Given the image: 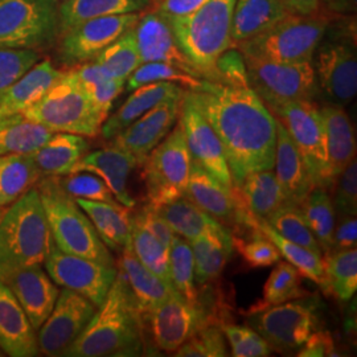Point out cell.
<instances>
[{
    "label": "cell",
    "instance_id": "6da1fadb",
    "mask_svg": "<svg viewBox=\"0 0 357 357\" xmlns=\"http://www.w3.org/2000/svg\"><path fill=\"white\" fill-rule=\"evenodd\" d=\"M190 93L224 147L234 185L274 168L277 119L255 90L206 79L203 90Z\"/></svg>",
    "mask_w": 357,
    "mask_h": 357
},
{
    "label": "cell",
    "instance_id": "60d3db41",
    "mask_svg": "<svg viewBox=\"0 0 357 357\" xmlns=\"http://www.w3.org/2000/svg\"><path fill=\"white\" fill-rule=\"evenodd\" d=\"M79 86L106 121L115 98L125 88V81L109 76L96 61L72 69Z\"/></svg>",
    "mask_w": 357,
    "mask_h": 357
},
{
    "label": "cell",
    "instance_id": "cb8c5ba5",
    "mask_svg": "<svg viewBox=\"0 0 357 357\" xmlns=\"http://www.w3.org/2000/svg\"><path fill=\"white\" fill-rule=\"evenodd\" d=\"M118 273L126 282L128 291L141 312L142 318L150 314L155 307L175 291L171 283L159 278L142 264L134 255L131 243L122 250Z\"/></svg>",
    "mask_w": 357,
    "mask_h": 357
},
{
    "label": "cell",
    "instance_id": "8d00e7d4",
    "mask_svg": "<svg viewBox=\"0 0 357 357\" xmlns=\"http://www.w3.org/2000/svg\"><path fill=\"white\" fill-rule=\"evenodd\" d=\"M54 132L19 114H0V156L32 153L50 141Z\"/></svg>",
    "mask_w": 357,
    "mask_h": 357
},
{
    "label": "cell",
    "instance_id": "003e7915",
    "mask_svg": "<svg viewBox=\"0 0 357 357\" xmlns=\"http://www.w3.org/2000/svg\"><path fill=\"white\" fill-rule=\"evenodd\" d=\"M0 356H3V354H1V352H0Z\"/></svg>",
    "mask_w": 357,
    "mask_h": 357
},
{
    "label": "cell",
    "instance_id": "03108f58",
    "mask_svg": "<svg viewBox=\"0 0 357 357\" xmlns=\"http://www.w3.org/2000/svg\"><path fill=\"white\" fill-rule=\"evenodd\" d=\"M1 160H3V156H0V163H1Z\"/></svg>",
    "mask_w": 357,
    "mask_h": 357
},
{
    "label": "cell",
    "instance_id": "7c38bea8",
    "mask_svg": "<svg viewBox=\"0 0 357 357\" xmlns=\"http://www.w3.org/2000/svg\"><path fill=\"white\" fill-rule=\"evenodd\" d=\"M243 59L249 86L268 107L290 101H312L318 94L312 61L284 64Z\"/></svg>",
    "mask_w": 357,
    "mask_h": 357
},
{
    "label": "cell",
    "instance_id": "91938a15",
    "mask_svg": "<svg viewBox=\"0 0 357 357\" xmlns=\"http://www.w3.org/2000/svg\"><path fill=\"white\" fill-rule=\"evenodd\" d=\"M356 215H354V216L339 217V222L335 224V229H333L331 250L352 249V248H356Z\"/></svg>",
    "mask_w": 357,
    "mask_h": 357
},
{
    "label": "cell",
    "instance_id": "b9f144b4",
    "mask_svg": "<svg viewBox=\"0 0 357 357\" xmlns=\"http://www.w3.org/2000/svg\"><path fill=\"white\" fill-rule=\"evenodd\" d=\"M310 229L312 230L320 249L326 253L332 249L335 229V208L331 196L326 188L314 187L301 205Z\"/></svg>",
    "mask_w": 357,
    "mask_h": 357
},
{
    "label": "cell",
    "instance_id": "f907efd6",
    "mask_svg": "<svg viewBox=\"0 0 357 357\" xmlns=\"http://www.w3.org/2000/svg\"><path fill=\"white\" fill-rule=\"evenodd\" d=\"M174 355L178 357L228 356L224 332L217 324H206L180 345Z\"/></svg>",
    "mask_w": 357,
    "mask_h": 357
},
{
    "label": "cell",
    "instance_id": "f5cc1de1",
    "mask_svg": "<svg viewBox=\"0 0 357 357\" xmlns=\"http://www.w3.org/2000/svg\"><path fill=\"white\" fill-rule=\"evenodd\" d=\"M220 327L224 332V335L228 337L233 356H270L271 354L270 345L252 327L231 324V323H222Z\"/></svg>",
    "mask_w": 357,
    "mask_h": 357
},
{
    "label": "cell",
    "instance_id": "bcb514c9",
    "mask_svg": "<svg viewBox=\"0 0 357 357\" xmlns=\"http://www.w3.org/2000/svg\"><path fill=\"white\" fill-rule=\"evenodd\" d=\"M131 249L142 264L159 278L171 283L168 248L131 217ZM172 284V283H171Z\"/></svg>",
    "mask_w": 357,
    "mask_h": 357
},
{
    "label": "cell",
    "instance_id": "2e32d148",
    "mask_svg": "<svg viewBox=\"0 0 357 357\" xmlns=\"http://www.w3.org/2000/svg\"><path fill=\"white\" fill-rule=\"evenodd\" d=\"M178 119L192 160L203 167L222 187L231 191L234 184L224 147L215 130L193 101L190 90L184 93Z\"/></svg>",
    "mask_w": 357,
    "mask_h": 357
},
{
    "label": "cell",
    "instance_id": "4dcf8cb0",
    "mask_svg": "<svg viewBox=\"0 0 357 357\" xmlns=\"http://www.w3.org/2000/svg\"><path fill=\"white\" fill-rule=\"evenodd\" d=\"M153 209H156V212L166 220L175 234L181 236L188 241L203 236L231 238V233L221 222L205 213L203 209L184 196L172 203L160 205Z\"/></svg>",
    "mask_w": 357,
    "mask_h": 357
},
{
    "label": "cell",
    "instance_id": "ba28073f",
    "mask_svg": "<svg viewBox=\"0 0 357 357\" xmlns=\"http://www.w3.org/2000/svg\"><path fill=\"white\" fill-rule=\"evenodd\" d=\"M268 110L290 134L314 187L332 191L327 165L326 131L320 109L312 101H290L270 106Z\"/></svg>",
    "mask_w": 357,
    "mask_h": 357
},
{
    "label": "cell",
    "instance_id": "4fadbf2b",
    "mask_svg": "<svg viewBox=\"0 0 357 357\" xmlns=\"http://www.w3.org/2000/svg\"><path fill=\"white\" fill-rule=\"evenodd\" d=\"M143 323L150 328L153 344L165 352H175L195 332L206 324H217L200 298L192 303L176 290L147 314Z\"/></svg>",
    "mask_w": 357,
    "mask_h": 357
},
{
    "label": "cell",
    "instance_id": "d6a6232c",
    "mask_svg": "<svg viewBox=\"0 0 357 357\" xmlns=\"http://www.w3.org/2000/svg\"><path fill=\"white\" fill-rule=\"evenodd\" d=\"M88 150L89 143L85 141V137L59 132L53 134L50 141L31 153V156L41 178L65 176L72 172L73 167L88 153Z\"/></svg>",
    "mask_w": 357,
    "mask_h": 357
},
{
    "label": "cell",
    "instance_id": "74e56055",
    "mask_svg": "<svg viewBox=\"0 0 357 357\" xmlns=\"http://www.w3.org/2000/svg\"><path fill=\"white\" fill-rule=\"evenodd\" d=\"M40 178L41 175L31 153L3 155L0 163V206L13 204Z\"/></svg>",
    "mask_w": 357,
    "mask_h": 357
},
{
    "label": "cell",
    "instance_id": "7a4b0ae2",
    "mask_svg": "<svg viewBox=\"0 0 357 357\" xmlns=\"http://www.w3.org/2000/svg\"><path fill=\"white\" fill-rule=\"evenodd\" d=\"M144 323L123 277H116L102 305L65 351L69 357L139 356L143 352Z\"/></svg>",
    "mask_w": 357,
    "mask_h": 357
},
{
    "label": "cell",
    "instance_id": "44dd1931",
    "mask_svg": "<svg viewBox=\"0 0 357 357\" xmlns=\"http://www.w3.org/2000/svg\"><path fill=\"white\" fill-rule=\"evenodd\" d=\"M3 283L13 291L32 327L38 331L56 305L60 294L57 284L41 268V265L15 270Z\"/></svg>",
    "mask_w": 357,
    "mask_h": 357
},
{
    "label": "cell",
    "instance_id": "f35d334b",
    "mask_svg": "<svg viewBox=\"0 0 357 357\" xmlns=\"http://www.w3.org/2000/svg\"><path fill=\"white\" fill-rule=\"evenodd\" d=\"M188 243L193 255L195 281L205 284L220 278L234 250L231 238L203 236Z\"/></svg>",
    "mask_w": 357,
    "mask_h": 357
},
{
    "label": "cell",
    "instance_id": "603a6c76",
    "mask_svg": "<svg viewBox=\"0 0 357 357\" xmlns=\"http://www.w3.org/2000/svg\"><path fill=\"white\" fill-rule=\"evenodd\" d=\"M0 348L10 356L38 355V336L8 286L0 282Z\"/></svg>",
    "mask_w": 357,
    "mask_h": 357
},
{
    "label": "cell",
    "instance_id": "3957f363",
    "mask_svg": "<svg viewBox=\"0 0 357 357\" xmlns=\"http://www.w3.org/2000/svg\"><path fill=\"white\" fill-rule=\"evenodd\" d=\"M36 188H31L0 220V282L19 268L43 265L54 248Z\"/></svg>",
    "mask_w": 357,
    "mask_h": 357
},
{
    "label": "cell",
    "instance_id": "83f0119b",
    "mask_svg": "<svg viewBox=\"0 0 357 357\" xmlns=\"http://www.w3.org/2000/svg\"><path fill=\"white\" fill-rule=\"evenodd\" d=\"M277 119V118H275ZM274 166L287 205L301 206L312 190L301 153L290 134L277 119V144Z\"/></svg>",
    "mask_w": 357,
    "mask_h": 357
},
{
    "label": "cell",
    "instance_id": "6125c7cd",
    "mask_svg": "<svg viewBox=\"0 0 357 357\" xmlns=\"http://www.w3.org/2000/svg\"><path fill=\"white\" fill-rule=\"evenodd\" d=\"M290 13L310 16L318 11L320 0H282Z\"/></svg>",
    "mask_w": 357,
    "mask_h": 357
},
{
    "label": "cell",
    "instance_id": "e0dca14e",
    "mask_svg": "<svg viewBox=\"0 0 357 357\" xmlns=\"http://www.w3.org/2000/svg\"><path fill=\"white\" fill-rule=\"evenodd\" d=\"M318 91L337 106L351 102L357 93L356 52L351 44L328 41L318 45L312 56Z\"/></svg>",
    "mask_w": 357,
    "mask_h": 357
},
{
    "label": "cell",
    "instance_id": "9a60e30c",
    "mask_svg": "<svg viewBox=\"0 0 357 357\" xmlns=\"http://www.w3.org/2000/svg\"><path fill=\"white\" fill-rule=\"evenodd\" d=\"M97 307L76 291L64 289L59 294L50 317L38 328V352L50 357L64 356L85 330Z\"/></svg>",
    "mask_w": 357,
    "mask_h": 357
},
{
    "label": "cell",
    "instance_id": "7402d4cb",
    "mask_svg": "<svg viewBox=\"0 0 357 357\" xmlns=\"http://www.w3.org/2000/svg\"><path fill=\"white\" fill-rule=\"evenodd\" d=\"M138 167L137 159L114 144L94 153L84 155L70 174L90 172L102 178L110 188L118 203L128 208L135 205V200L128 192V176Z\"/></svg>",
    "mask_w": 357,
    "mask_h": 357
},
{
    "label": "cell",
    "instance_id": "94428289",
    "mask_svg": "<svg viewBox=\"0 0 357 357\" xmlns=\"http://www.w3.org/2000/svg\"><path fill=\"white\" fill-rule=\"evenodd\" d=\"M206 0H160L155 11L166 17L180 16L195 11Z\"/></svg>",
    "mask_w": 357,
    "mask_h": 357
},
{
    "label": "cell",
    "instance_id": "9c48e42d",
    "mask_svg": "<svg viewBox=\"0 0 357 357\" xmlns=\"http://www.w3.org/2000/svg\"><path fill=\"white\" fill-rule=\"evenodd\" d=\"M142 166L147 205L158 208L184 196L190 178L191 155L180 119L172 132H168L167 138L149 153Z\"/></svg>",
    "mask_w": 357,
    "mask_h": 357
},
{
    "label": "cell",
    "instance_id": "9f6ffc18",
    "mask_svg": "<svg viewBox=\"0 0 357 357\" xmlns=\"http://www.w3.org/2000/svg\"><path fill=\"white\" fill-rule=\"evenodd\" d=\"M215 69L220 84L230 86H249L248 70L241 52L227 50L217 59Z\"/></svg>",
    "mask_w": 357,
    "mask_h": 357
},
{
    "label": "cell",
    "instance_id": "f6af8a7d",
    "mask_svg": "<svg viewBox=\"0 0 357 357\" xmlns=\"http://www.w3.org/2000/svg\"><path fill=\"white\" fill-rule=\"evenodd\" d=\"M168 268L174 289L187 301L197 303L200 291L196 289L191 246L178 236L174 237L168 250Z\"/></svg>",
    "mask_w": 357,
    "mask_h": 357
},
{
    "label": "cell",
    "instance_id": "d590c367",
    "mask_svg": "<svg viewBox=\"0 0 357 357\" xmlns=\"http://www.w3.org/2000/svg\"><path fill=\"white\" fill-rule=\"evenodd\" d=\"M153 3V0H64L59 7L60 35L89 19L141 13Z\"/></svg>",
    "mask_w": 357,
    "mask_h": 357
},
{
    "label": "cell",
    "instance_id": "6f0895ef",
    "mask_svg": "<svg viewBox=\"0 0 357 357\" xmlns=\"http://www.w3.org/2000/svg\"><path fill=\"white\" fill-rule=\"evenodd\" d=\"M132 218L169 249L175 233L169 228L166 220L156 212V209H153L150 205H146Z\"/></svg>",
    "mask_w": 357,
    "mask_h": 357
},
{
    "label": "cell",
    "instance_id": "7dc6e473",
    "mask_svg": "<svg viewBox=\"0 0 357 357\" xmlns=\"http://www.w3.org/2000/svg\"><path fill=\"white\" fill-rule=\"evenodd\" d=\"M159 81L172 82L191 91H200L204 88L206 79L191 76L176 66L166 63H143L128 77V90L132 91L142 85Z\"/></svg>",
    "mask_w": 357,
    "mask_h": 357
},
{
    "label": "cell",
    "instance_id": "e7e4bbea",
    "mask_svg": "<svg viewBox=\"0 0 357 357\" xmlns=\"http://www.w3.org/2000/svg\"><path fill=\"white\" fill-rule=\"evenodd\" d=\"M1 217H3V211L0 209V220H1Z\"/></svg>",
    "mask_w": 357,
    "mask_h": 357
},
{
    "label": "cell",
    "instance_id": "ffe728a7",
    "mask_svg": "<svg viewBox=\"0 0 357 357\" xmlns=\"http://www.w3.org/2000/svg\"><path fill=\"white\" fill-rule=\"evenodd\" d=\"M134 31L142 64L166 63L176 66L191 76L200 77L185 54L178 48L171 26L163 15L156 11L141 15Z\"/></svg>",
    "mask_w": 357,
    "mask_h": 357
},
{
    "label": "cell",
    "instance_id": "ee69618b",
    "mask_svg": "<svg viewBox=\"0 0 357 357\" xmlns=\"http://www.w3.org/2000/svg\"><path fill=\"white\" fill-rule=\"evenodd\" d=\"M308 295L306 290L301 286V274L298 270L286 262H277V266L268 275V281L264 286L262 299L250 307L249 312L259 311L266 307L281 305L284 302L298 299Z\"/></svg>",
    "mask_w": 357,
    "mask_h": 357
},
{
    "label": "cell",
    "instance_id": "8992f818",
    "mask_svg": "<svg viewBox=\"0 0 357 357\" xmlns=\"http://www.w3.org/2000/svg\"><path fill=\"white\" fill-rule=\"evenodd\" d=\"M22 114L53 132H69L88 138L97 137L105 122L72 70L64 72L51 89Z\"/></svg>",
    "mask_w": 357,
    "mask_h": 357
},
{
    "label": "cell",
    "instance_id": "30bf717a",
    "mask_svg": "<svg viewBox=\"0 0 357 357\" xmlns=\"http://www.w3.org/2000/svg\"><path fill=\"white\" fill-rule=\"evenodd\" d=\"M319 312V299L308 294L281 305L248 312V321L271 349L280 354H291L318 330Z\"/></svg>",
    "mask_w": 357,
    "mask_h": 357
},
{
    "label": "cell",
    "instance_id": "8fae6325",
    "mask_svg": "<svg viewBox=\"0 0 357 357\" xmlns=\"http://www.w3.org/2000/svg\"><path fill=\"white\" fill-rule=\"evenodd\" d=\"M60 35L56 0H0V48L43 50Z\"/></svg>",
    "mask_w": 357,
    "mask_h": 357
},
{
    "label": "cell",
    "instance_id": "680465c9",
    "mask_svg": "<svg viewBox=\"0 0 357 357\" xmlns=\"http://www.w3.org/2000/svg\"><path fill=\"white\" fill-rule=\"evenodd\" d=\"M335 342L331 332L314 331L306 343L298 349V356L324 357L335 356Z\"/></svg>",
    "mask_w": 357,
    "mask_h": 357
},
{
    "label": "cell",
    "instance_id": "c3c4849f",
    "mask_svg": "<svg viewBox=\"0 0 357 357\" xmlns=\"http://www.w3.org/2000/svg\"><path fill=\"white\" fill-rule=\"evenodd\" d=\"M266 221L271 228L277 230L282 237L287 238L289 241L321 252L319 243L307 224L301 206L284 205L268 217Z\"/></svg>",
    "mask_w": 357,
    "mask_h": 357
},
{
    "label": "cell",
    "instance_id": "5bb4252c",
    "mask_svg": "<svg viewBox=\"0 0 357 357\" xmlns=\"http://www.w3.org/2000/svg\"><path fill=\"white\" fill-rule=\"evenodd\" d=\"M44 265L52 281L57 286L85 296L97 308L102 305L116 277L115 266L65 253L56 246L47 257Z\"/></svg>",
    "mask_w": 357,
    "mask_h": 357
},
{
    "label": "cell",
    "instance_id": "f546056e",
    "mask_svg": "<svg viewBox=\"0 0 357 357\" xmlns=\"http://www.w3.org/2000/svg\"><path fill=\"white\" fill-rule=\"evenodd\" d=\"M63 75L64 72L56 69L50 60L36 63L1 97L0 114L23 113L29 106L38 102Z\"/></svg>",
    "mask_w": 357,
    "mask_h": 357
},
{
    "label": "cell",
    "instance_id": "e575fe53",
    "mask_svg": "<svg viewBox=\"0 0 357 357\" xmlns=\"http://www.w3.org/2000/svg\"><path fill=\"white\" fill-rule=\"evenodd\" d=\"M243 227L248 229L255 227L259 231H262L271 243L275 245L280 255L283 257L290 265L298 270L301 277L311 280L318 283L320 287L324 283V261L321 257V252H317L301 246L298 243H291L287 238L282 237L281 234L270 227L266 220L255 218L253 215L246 218Z\"/></svg>",
    "mask_w": 357,
    "mask_h": 357
},
{
    "label": "cell",
    "instance_id": "484cf974",
    "mask_svg": "<svg viewBox=\"0 0 357 357\" xmlns=\"http://www.w3.org/2000/svg\"><path fill=\"white\" fill-rule=\"evenodd\" d=\"M320 114L326 131V147H327V165L328 175L332 184L345 169L356 155V139L351 119L345 113L343 106L328 105L320 109Z\"/></svg>",
    "mask_w": 357,
    "mask_h": 357
},
{
    "label": "cell",
    "instance_id": "4316f807",
    "mask_svg": "<svg viewBox=\"0 0 357 357\" xmlns=\"http://www.w3.org/2000/svg\"><path fill=\"white\" fill-rule=\"evenodd\" d=\"M185 90L181 86L167 81L151 82L132 90V94L126 100L118 112L103 122L101 132L105 139H113L118 132L128 128L139 116L151 110L156 105L171 98H183Z\"/></svg>",
    "mask_w": 357,
    "mask_h": 357
},
{
    "label": "cell",
    "instance_id": "5b68a950",
    "mask_svg": "<svg viewBox=\"0 0 357 357\" xmlns=\"http://www.w3.org/2000/svg\"><path fill=\"white\" fill-rule=\"evenodd\" d=\"M36 190L57 249L115 266L114 258L100 238L89 217L63 190L57 176L43 178Z\"/></svg>",
    "mask_w": 357,
    "mask_h": 357
},
{
    "label": "cell",
    "instance_id": "816d5d0a",
    "mask_svg": "<svg viewBox=\"0 0 357 357\" xmlns=\"http://www.w3.org/2000/svg\"><path fill=\"white\" fill-rule=\"evenodd\" d=\"M59 183L73 199H84L91 202L118 203L110 188L102 178L90 172H75L65 176H57ZM121 204V203H119Z\"/></svg>",
    "mask_w": 357,
    "mask_h": 357
},
{
    "label": "cell",
    "instance_id": "836d02e7",
    "mask_svg": "<svg viewBox=\"0 0 357 357\" xmlns=\"http://www.w3.org/2000/svg\"><path fill=\"white\" fill-rule=\"evenodd\" d=\"M233 191L245 208L259 220H268L280 208L287 205L278 178L271 169L257 171L243 178Z\"/></svg>",
    "mask_w": 357,
    "mask_h": 357
},
{
    "label": "cell",
    "instance_id": "ab89813d",
    "mask_svg": "<svg viewBox=\"0 0 357 357\" xmlns=\"http://www.w3.org/2000/svg\"><path fill=\"white\" fill-rule=\"evenodd\" d=\"M321 290L342 302L354 298L357 290V249L327 252Z\"/></svg>",
    "mask_w": 357,
    "mask_h": 357
},
{
    "label": "cell",
    "instance_id": "db71d44e",
    "mask_svg": "<svg viewBox=\"0 0 357 357\" xmlns=\"http://www.w3.org/2000/svg\"><path fill=\"white\" fill-rule=\"evenodd\" d=\"M38 61L40 54L35 50L0 48V100Z\"/></svg>",
    "mask_w": 357,
    "mask_h": 357
},
{
    "label": "cell",
    "instance_id": "277c9868",
    "mask_svg": "<svg viewBox=\"0 0 357 357\" xmlns=\"http://www.w3.org/2000/svg\"><path fill=\"white\" fill-rule=\"evenodd\" d=\"M236 0H206L195 11L166 17L178 43L196 72L218 82L217 59L231 45L230 28Z\"/></svg>",
    "mask_w": 357,
    "mask_h": 357
},
{
    "label": "cell",
    "instance_id": "681fc988",
    "mask_svg": "<svg viewBox=\"0 0 357 357\" xmlns=\"http://www.w3.org/2000/svg\"><path fill=\"white\" fill-rule=\"evenodd\" d=\"M250 236L248 238L231 234L233 249L241 255L243 262L252 268H268L275 265L281 255L275 245L259 230L250 227Z\"/></svg>",
    "mask_w": 357,
    "mask_h": 357
},
{
    "label": "cell",
    "instance_id": "52a82bcc",
    "mask_svg": "<svg viewBox=\"0 0 357 357\" xmlns=\"http://www.w3.org/2000/svg\"><path fill=\"white\" fill-rule=\"evenodd\" d=\"M327 26L326 19L290 13L264 33L237 45L245 57L284 64L306 63L312 61Z\"/></svg>",
    "mask_w": 357,
    "mask_h": 357
},
{
    "label": "cell",
    "instance_id": "7bdbcfd3",
    "mask_svg": "<svg viewBox=\"0 0 357 357\" xmlns=\"http://www.w3.org/2000/svg\"><path fill=\"white\" fill-rule=\"evenodd\" d=\"M94 61L113 78L128 81V77L142 64L134 28L106 47Z\"/></svg>",
    "mask_w": 357,
    "mask_h": 357
},
{
    "label": "cell",
    "instance_id": "ac0fdd59",
    "mask_svg": "<svg viewBox=\"0 0 357 357\" xmlns=\"http://www.w3.org/2000/svg\"><path fill=\"white\" fill-rule=\"evenodd\" d=\"M141 13L94 17L61 33L60 53L65 63L81 64L94 60L113 41L137 26Z\"/></svg>",
    "mask_w": 357,
    "mask_h": 357
},
{
    "label": "cell",
    "instance_id": "d6986e66",
    "mask_svg": "<svg viewBox=\"0 0 357 357\" xmlns=\"http://www.w3.org/2000/svg\"><path fill=\"white\" fill-rule=\"evenodd\" d=\"M184 97V96H183ZM183 98H171L156 105L113 138L112 144L131 153L142 166L149 153L163 141L178 119Z\"/></svg>",
    "mask_w": 357,
    "mask_h": 357
},
{
    "label": "cell",
    "instance_id": "f1b7e54d",
    "mask_svg": "<svg viewBox=\"0 0 357 357\" xmlns=\"http://www.w3.org/2000/svg\"><path fill=\"white\" fill-rule=\"evenodd\" d=\"M282 0H236L230 38L231 43H243L275 26L290 15Z\"/></svg>",
    "mask_w": 357,
    "mask_h": 357
},
{
    "label": "cell",
    "instance_id": "be15d7a7",
    "mask_svg": "<svg viewBox=\"0 0 357 357\" xmlns=\"http://www.w3.org/2000/svg\"><path fill=\"white\" fill-rule=\"evenodd\" d=\"M328 7L337 11V13H345V11H352L355 10L356 0H324Z\"/></svg>",
    "mask_w": 357,
    "mask_h": 357
},
{
    "label": "cell",
    "instance_id": "d4e9b609",
    "mask_svg": "<svg viewBox=\"0 0 357 357\" xmlns=\"http://www.w3.org/2000/svg\"><path fill=\"white\" fill-rule=\"evenodd\" d=\"M184 197L225 225H236L237 204L231 191L222 187L203 167L191 159V169Z\"/></svg>",
    "mask_w": 357,
    "mask_h": 357
},
{
    "label": "cell",
    "instance_id": "11a10c76",
    "mask_svg": "<svg viewBox=\"0 0 357 357\" xmlns=\"http://www.w3.org/2000/svg\"><path fill=\"white\" fill-rule=\"evenodd\" d=\"M333 208L339 217L354 216L357 213V163L356 158L345 167L336 180Z\"/></svg>",
    "mask_w": 357,
    "mask_h": 357
},
{
    "label": "cell",
    "instance_id": "1f68e13d",
    "mask_svg": "<svg viewBox=\"0 0 357 357\" xmlns=\"http://www.w3.org/2000/svg\"><path fill=\"white\" fill-rule=\"evenodd\" d=\"M89 217L102 243L115 252H122L131 243L130 208L119 203L75 199Z\"/></svg>",
    "mask_w": 357,
    "mask_h": 357
}]
</instances>
